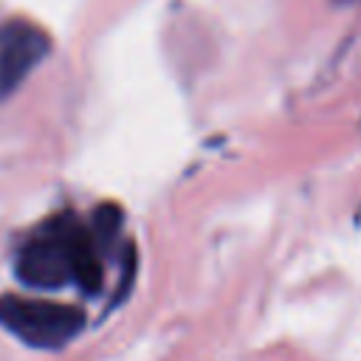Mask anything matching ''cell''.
Segmentation results:
<instances>
[{"instance_id":"1","label":"cell","mask_w":361,"mask_h":361,"mask_svg":"<svg viewBox=\"0 0 361 361\" xmlns=\"http://www.w3.org/2000/svg\"><path fill=\"white\" fill-rule=\"evenodd\" d=\"M102 251L90 228L71 212L42 223L17 251L14 276L28 288L56 290L76 285L85 296H99L104 285Z\"/></svg>"},{"instance_id":"2","label":"cell","mask_w":361,"mask_h":361,"mask_svg":"<svg viewBox=\"0 0 361 361\" xmlns=\"http://www.w3.org/2000/svg\"><path fill=\"white\" fill-rule=\"evenodd\" d=\"M0 324L34 350H59L85 327V310L51 299H25L17 293L0 296Z\"/></svg>"},{"instance_id":"3","label":"cell","mask_w":361,"mask_h":361,"mask_svg":"<svg viewBox=\"0 0 361 361\" xmlns=\"http://www.w3.org/2000/svg\"><path fill=\"white\" fill-rule=\"evenodd\" d=\"M51 37L25 17L0 23V102L11 96L23 79L48 56Z\"/></svg>"},{"instance_id":"4","label":"cell","mask_w":361,"mask_h":361,"mask_svg":"<svg viewBox=\"0 0 361 361\" xmlns=\"http://www.w3.org/2000/svg\"><path fill=\"white\" fill-rule=\"evenodd\" d=\"M87 228H90V234H93V240H96V245H99V251H102V257H104V254L110 251L113 240L118 237V228H121V212H118L116 206L104 203V206L96 209L93 223H90Z\"/></svg>"}]
</instances>
